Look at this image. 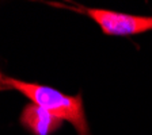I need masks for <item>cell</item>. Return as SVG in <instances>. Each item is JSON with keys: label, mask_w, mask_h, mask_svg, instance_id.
I'll use <instances>...</instances> for the list:
<instances>
[{"label": "cell", "mask_w": 152, "mask_h": 135, "mask_svg": "<svg viewBox=\"0 0 152 135\" xmlns=\"http://www.w3.org/2000/svg\"><path fill=\"white\" fill-rule=\"evenodd\" d=\"M88 18H91L101 27L102 32L113 37H129L152 31V16L130 15V14L115 12L103 8H88V7H73Z\"/></svg>", "instance_id": "cell-2"}, {"label": "cell", "mask_w": 152, "mask_h": 135, "mask_svg": "<svg viewBox=\"0 0 152 135\" xmlns=\"http://www.w3.org/2000/svg\"><path fill=\"white\" fill-rule=\"evenodd\" d=\"M0 84L4 88H12L20 92L31 103L49 111L61 120L69 122L79 135H90L88 123L86 119L84 105L80 93L69 96L46 85L26 82L1 74H0Z\"/></svg>", "instance_id": "cell-1"}, {"label": "cell", "mask_w": 152, "mask_h": 135, "mask_svg": "<svg viewBox=\"0 0 152 135\" xmlns=\"http://www.w3.org/2000/svg\"><path fill=\"white\" fill-rule=\"evenodd\" d=\"M19 120L33 135H52L60 129L64 122L34 103H28L23 108Z\"/></svg>", "instance_id": "cell-3"}]
</instances>
